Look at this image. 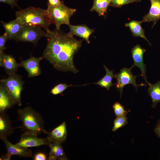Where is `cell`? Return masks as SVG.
Here are the masks:
<instances>
[{
  "label": "cell",
  "instance_id": "cell-4",
  "mask_svg": "<svg viewBox=\"0 0 160 160\" xmlns=\"http://www.w3.org/2000/svg\"><path fill=\"white\" fill-rule=\"evenodd\" d=\"M56 29H60L61 25L70 24V19L76 11V9L68 7L63 1L57 6L48 7L46 9Z\"/></svg>",
  "mask_w": 160,
  "mask_h": 160
},
{
  "label": "cell",
  "instance_id": "cell-1",
  "mask_svg": "<svg viewBox=\"0 0 160 160\" xmlns=\"http://www.w3.org/2000/svg\"><path fill=\"white\" fill-rule=\"evenodd\" d=\"M47 42L42 56L54 68L59 71L77 73L73 57L82 45L83 40H78L70 33L60 29L46 31Z\"/></svg>",
  "mask_w": 160,
  "mask_h": 160
},
{
  "label": "cell",
  "instance_id": "cell-26",
  "mask_svg": "<svg viewBox=\"0 0 160 160\" xmlns=\"http://www.w3.org/2000/svg\"><path fill=\"white\" fill-rule=\"evenodd\" d=\"M113 108L116 117L122 116L124 114L128 113L130 110L126 111L125 110L124 107L119 102L115 103L113 105Z\"/></svg>",
  "mask_w": 160,
  "mask_h": 160
},
{
  "label": "cell",
  "instance_id": "cell-7",
  "mask_svg": "<svg viewBox=\"0 0 160 160\" xmlns=\"http://www.w3.org/2000/svg\"><path fill=\"white\" fill-rule=\"evenodd\" d=\"M134 66L133 65L130 68H123L118 73L115 74L114 78L116 80V82L115 84L116 88L120 92L121 97L123 93V88L127 84H132L137 91L139 86H145L143 83L140 84H136V79L137 77L140 76H135L132 73L131 70Z\"/></svg>",
  "mask_w": 160,
  "mask_h": 160
},
{
  "label": "cell",
  "instance_id": "cell-25",
  "mask_svg": "<svg viewBox=\"0 0 160 160\" xmlns=\"http://www.w3.org/2000/svg\"><path fill=\"white\" fill-rule=\"evenodd\" d=\"M141 1V0H111L109 5L113 7H121L125 4Z\"/></svg>",
  "mask_w": 160,
  "mask_h": 160
},
{
  "label": "cell",
  "instance_id": "cell-16",
  "mask_svg": "<svg viewBox=\"0 0 160 160\" xmlns=\"http://www.w3.org/2000/svg\"><path fill=\"white\" fill-rule=\"evenodd\" d=\"M4 143L7 153L11 155H17L20 157H31L32 156V152L28 148L18 146L13 144L9 141L7 138L1 139Z\"/></svg>",
  "mask_w": 160,
  "mask_h": 160
},
{
  "label": "cell",
  "instance_id": "cell-6",
  "mask_svg": "<svg viewBox=\"0 0 160 160\" xmlns=\"http://www.w3.org/2000/svg\"><path fill=\"white\" fill-rule=\"evenodd\" d=\"M46 32L41 28L23 25L13 40L18 42H28L36 45L41 38L45 37Z\"/></svg>",
  "mask_w": 160,
  "mask_h": 160
},
{
  "label": "cell",
  "instance_id": "cell-21",
  "mask_svg": "<svg viewBox=\"0 0 160 160\" xmlns=\"http://www.w3.org/2000/svg\"><path fill=\"white\" fill-rule=\"evenodd\" d=\"M148 91L152 102V107L155 108L158 103L160 102V81H158L154 84L148 82Z\"/></svg>",
  "mask_w": 160,
  "mask_h": 160
},
{
  "label": "cell",
  "instance_id": "cell-24",
  "mask_svg": "<svg viewBox=\"0 0 160 160\" xmlns=\"http://www.w3.org/2000/svg\"><path fill=\"white\" fill-rule=\"evenodd\" d=\"M127 113L117 117L114 121L113 126L112 128L113 131H115L119 129L122 127L127 123V118L126 117Z\"/></svg>",
  "mask_w": 160,
  "mask_h": 160
},
{
  "label": "cell",
  "instance_id": "cell-5",
  "mask_svg": "<svg viewBox=\"0 0 160 160\" xmlns=\"http://www.w3.org/2000/svg\"><path fill=\"white\" fill-rule=\"evenodd\" d=\"M0 81L4 83L11 95L15 104L22 105L21 93L23 89L24 82L20 76L15 73L8 76Z\"/></svg>",
  "mask_w": 160,
  "mask_h": 160
},
{
  "label": "cell",
  "instance_id": "cell-3",
  "mask_svg": "<svg viewBox=\"0 0 160 160\" xmlns=\"http://www.w3.org/2000/svg\"><path fill=\"white\" fill-rule=\"evenodd\" d=\"M18 120L26 132L37 135L42 133L47 134L44 127V121L41 114L30 106L19 108L17 111Z\"/></svg>",
  "mask_w": 160,
  "mask_h": 160
},
{
  "label": "cell",
  "instance_id": "cell-13",
  "mask_svg": "<svg viewBox=\"0 0 160 160\" xmlns=\"http://www.w3.org/2000/svg\"><path fill=\"white\" fill-rule=\"evenodd\" d=\"M15 103L6 86L0 82V112H6L13 107Z\"/></svg>",
  "mask_w": 160,
  "mask_h": 160
},
{
  "label": "cell",
  "instance_id": "cell-18",
  "mask_svg": "<svg viewBox=\"0 0 160 160\" xmlns=\"http://www.w3.org/2000/svg\"><path fill=\"white\" fill-rule=\"evenodd\" d=\"M8 39H13L23 26L16 19L7 23L1 21Z\"/></svg>",
  "mask_w": 160,
  "mask_h": 160
},
{
  "label": "cell",
  "instance_id": "cell-12",
  "mask_svg": "<svg viewBox=\"0 0 160 160\" xmlns=\"http://www.w3.org/2000/svg\"><path fill=\"white\" fill-rule=\"evenodd\" d=\"M47 135L46 138L49 143L61 144L66 140L67 136L66 123L63 122Z\"/></svg>",
  "mask_w": 160,
  "mask_h": 160
},
{
  "label": "cell",
  "instance_id": "cell-14",
  "mask_svg": "<svg viewBox=\"0 0 160 160\" xmlns=\"http://www.w3.org/2000/svg\"><path fill=\"white\" fill-rule=\"evenodd\" d=\"M15 128L6 112H0V138H7L14 131Z\"/></svg>",
  "mask_w": 160,
  "mask_h": 160
},
{
  "label": "cell",
  "instance_id": "cell-22",
  "mask_svg": "<svg viewBox=\"0 0 160 160\" xmlns=\"http://www.w3.org/2000/svg\"><path fill=\"white\" fill-rule=\"evenodd\" d=\"M104 67L106 73L102 79L94 84L99 85L102 87H104L109 90L111 86H113L112 80L115 78V74L113 73V70H110L105 65Z\"/></svg>",
  "mask_w": 160,
  "mask_h": 160
},
{
  "label": "cell",
  "instance_id": "cell-9",
  "mask_svg": "<svg viewBox=\"0 0 160 160\" xmlns=\"http://www.w3.org/2000/svg\"><path fill=\"white\" fill-rule=\"evenodd\" d=\"M43 59L42 56L39 57H31L19 63V67H23L28 73L29 78L39 75L41 73L40 62Z\"/></svg>",
  "mask_w": 160,
  "mask_h": 160
},
{
  "label": "cell",
  "instance_id": "cell-28",
  "mask_svg": "<svg viewBox=\"0 0 160 160\" xmlns=\"http://www.w3.org/2000/svg\"><path fill=\"white\" fill-rule=\"evenodd\" d=\"M8 39L6 34L4 33L0 36V50L3 51L6 49L5 46L7 41Z\"/></svg>",
  "mask_w": 160,
  "mask_h": 160
},
{
  "label": "cell",
  "instance_id": "cell-20",
  "mask_svg": "<svg viewBox=\"0 0 160 160\" xmlns=\"http://www.w3.org/2000/svg\"><path fill=\"white\" fill-rule=\"evenodd\" d=\"M141 21L132 20L126 23L125 26L130 28L134 37H140L143 38L151 46V44L145 36V30L141 26Z\"/></svg>",
  "mask_w": 160,
  "mask_h": 160
},
{
  "label": "cell",
  "instance_id": "cell-30",
  "mask_svg": "<svg viewBox=\"0 0 160 160\" xmlns=\"http://www.w3.org/2000/svg\"><path fill=\"white\" fill-rule=\"evenodd\" d=\"M33 160H46L47 159L46 155L42 153H38L34 156Z\"/></svg>",
  "mask_w": 160,
  "mask_h": 160
},
{
  "label": "cell",
  "instance_id": "cell-2",
  "mask_svg": "<svg viewBox=\"0 0 160 160\" xmlns=\"http://www.w3.org/2000/svg\"><path fill=\"white\" fill-rule=\"evenodd\" d=\"M16 18L23 25L44 28L47 31L53 23L47 11L40 8L30 7L15 12Z\"/></svg>",
  "mask_w": 160,
  "mask_h": 160
},
{
  "label": "cell",
  "instance_id": "cell-10",
  "mask_svg": "<svg viewBox=\"0 0 160 160\" xmlns=\"http://www.w3.org/2000/svg\"><path fill=\"white\" fill-rule=\"evenodd\" d=\"M146 52L145 49L142 48L138 44L134 46L131 50L132 57L134 61V65L140 69L141 75L143 78L145 84H147L148 81L146 75V65L143 62V55Z\"/></svg>",
  "mask_w": 160,
  "mask_h": 160
},
{
  "label": "cell",
  "instance_id": "cell-29",
  "mask_svg": "<svg viewBox=\"0 0 160 160\" xmlns=\"http://www.w3.org/2000/svg\"><path fill=\"white\" fill-rule=\"evenodd\" d=\"M62 2L60 0H48L47 7H54L57 6Z\"/></svg>",
  "mask_w": 160,
  "mask_h": 160
},
{
  "label": "cell",
  "instance_id": "cell-11",
  "mask_svg": "<svg viewBox=\"0 0 160 160\" xmlns=\"http://www.w3.org/2000/svg\"><path fill=\"white\" fill-rule=\"evenodd\" d=\"M0 66L3 67L9 75L16 73L19 67L15 58L10 55L0 50Z\"/></svg>",
  "mask_w": 160,
  "mask_h": 160
},
{
  "label": "cell",
  "instance_id": "cell-23",
  "mask_svg": "<svg viewBox=\"0 0 160 160\" xmlns=\"http://www.w3.org/2000/svg\"><path fill=\"white\" fill-rule=\"evenodd\" d=\"M93 5L90 9V11L97 12L99 16H104L111 0H93Z\"/></svg>",
  "mask_w": 160,
  "mask_h": 160
},
{
  "label": "cell",
  "instance_id": "cell-19",
  "mask_svg": "<svg viewBox=\"0 0 160 160\" xmlns=\"http://www.w3.org/2000/svg\"><path fill=\"white\" fill-rule=\"evenodd\" d=\"M50 148L48 160H67L66 156L61 144L49 143L48 145Z\"/></svg>",
  "mask_w": 160,
  "mask_h": 160
},
{
  "label": "cell",
  "instance_id": "cell-8",
  "mask_svg": "<svg viewBox=\"0 0 160 160\" xmlns=\"http://www.w3.org/2000/svg\"><path fill=\"white\" fill-rule=\"evenodd\" d=\"M49 143L46 137L40 138L38 137V135L25 132L22 134L20 140L16 145L28 148L48 145Z\"/></svg>",
  "mask_w": 160,
  "mask_h": 160
},
{
  "label": "cell",
  "instance_id": "cell-27",
  "mask_svg": "<svg viewBox=\"0 0 160 160\" xmlns=\"http://www.w3.org/2000/svg\"><path fill=\"white\" fill-rule=\"evenodd\" d=\"M72 86L71 85H68L66 84L60 83L54 87L51 90L50 92L53 95H57L62 93L67 88Z\"/></svg>",
  "mask_w": 160,
  "mask_h": 160
},
{
  "label": "cell",
  "instance_id": "cell-33",
  "mask_svg": "<svg viewBox=\"0 0 160 160\" xmlns=\"http://www.w3.org/2000/svg\"><path fill=\"white\" fill-rule=\"evenodd\" d=\"M12 156L10 153H7V154L3 155L0 157V160H10V158Z\"/></svg>",
  "mask_w": 160,
  "mask_h": 160
},
{
  "label": "cell",
  "instance_id": "cell-32",
  "mask_svg": "<svg viewBox=\"0 0 160 160\" xmlns=\"http://www.w3.org/2000/svg\"><path fill=\"white\" fill-rule=\"evenodd\" d=\"M155 132L157 135L160 137V119L158 121L156 126L155 129Z\"/></svg>",
  "mask_w": 160,
  "mask_h": 160
},
{
  "label": "cell",
  "instance_id": "cell-17",
  "mask_svg": "<svg viewBox=\"0 0 160 160\" xmlns=\"http://www.w3.org/2000/svg\"><path fill=\"white\" fill-rule=\"evenodd\" d=\"M70 28L69 32L73 35H76L82 38L89 44L90 36L94 32L93 29H91L85 25H72L70 24L68 25Z\"/></svg>",
  "mask_w": 160,
  "mask_h": 160
},
{
  "label": "cell",
  "instance_id": "cell-31",
  "mask_svg": "<svg viewBox=\"0 0 160 160\" xmlns=\"http://www.w3.org/2000/svg\"><path fill=\"white\" fill-rule=\"evenodd\" d=\"M18 0H0L1 2L7 4L9 5L12 8H13L15 6H17V2Z\"/></svg>",
  "mask_w": 160,
  "mask_h": 160
},
{
  "label": "cell",
  "instance_id": "cell-15",
  "mask_svg": "<svg viewBox=\"0 0 160 160\" xmlns=\"http://www.w3.org/2000/svg\"><path fill=\"white\" fill-rule=\"evenodd\" d=\"M151 6L149 12L143 17L141 21L144 22H153L152 27L156 23L157 21L160 19V0H150Z\"/></svg>",
  "mask_w": 160,
  "mask_h": 160
}]
</instances>
